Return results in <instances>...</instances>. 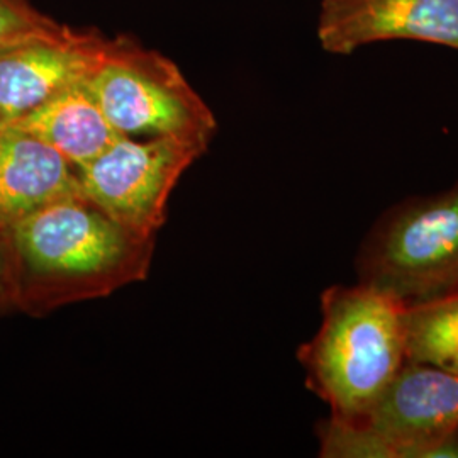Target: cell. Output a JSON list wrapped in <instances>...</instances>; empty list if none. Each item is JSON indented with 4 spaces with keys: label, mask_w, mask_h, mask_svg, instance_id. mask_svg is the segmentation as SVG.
<instances>
[{
    "label": "cell",
    "mask_w": 458,
    "mask_h": 458,
    "mask_svg": "<svg viewBox=\"0 0 458 458\" xmlns=\"http://www.w3.org/2000/svg\"><path fill=\"white\" fill-rule=\"evenodd\" d=\"M85 85L121 136H177L209 147L217 128L181 68L130 38H106Z\"/></svg>",
    "instance_id": "obj_4"
},
{
    "label": "cell",
    "mask_w": 458,
    "mask_h": 458,
    "mask_svg": "<svg viewBox=\"0 0 458 458\" xmlns=\"http://www.w3.org/2000/svg\"><path fill=\"white\" fill-rule=\"evenodd\" d=\"M7 128H17L39 138L75 168L92 162L121 138L98 107L85 81L68 87Z\"/></svg>",
    "instance_id": "obj_10"
},
{
    "label": "cell",
    "mask_w": 458,
    "mask_h": 458,
    "mask_svg": "<svg viewBox=\"0 0 458 458\" xmlns=\"http://www.w3.org/2000/svg\"><path fill=\"white\" fill-rule=\"evenodd\" d=\"M458 426V372L406 361L359 421L327 418L325 458H420L426 443Z\"/></svg>",
    "instance_id": "obj_5"
},
{
    "label": "cell",
    "mask_w": 458,
    "mask_h": 458,
    "mask_svg": "<svg viewBox=\"0 0 458 458\" xmlns=\"http://www.w3.org/2000/svg\"><path fill=\"white\" fill-rule=\"evenodd\" d=\"M208 148L177 136H121L77 168L79 192L121 228L141 238H157L170 194Z\"/></svg>",
    "instance_id": "obj_6"
},
{
    "label": "cell",
    "mask_w": 458,
    "mask_h": 458,
    "mask_svg": "<svg viewBox=\"0 0 458 458\" xmlns=\"http://www.w3.org/2000/svg\"><path fill=\"white\" fill-rule=\"evenodd\" d=\"M406 359L458 372V289L404 306Z\"/></svg>",
    "instance_id": "obj_11"
},
{
    "label": "cell",
    "mask_w": 458,
    "mask_h": 458,
    "mask_svg": "<svg viewBox=\"0 0 458 458\" xmlns=\"http://www.w3.org/2000/svg\"><path fill=\"white\" fill-rule=\"evenodd\" d=\"M403 311L393 297L360 282L323 293L321 327L297 359L331 418L361 420L408 361Z\"/></svg>",
    "instance_id": "obj_2"
},
{
    "label": "cell",
    "mask_w": 458,
    "mask_h": 458,
    "mask_svg": "<svg viewBox=\"0 0 458 458\" xmlns=\"http://www.w3.org/2000/svg\"><path fill=\"white\" fill-rule=\"evenodd\" d=\"M318 39L333 55L389 39L458 49V0H321Z\"/></svg>",
    "instance_id": "obj_7"
},
{
    "label": "cell",
    "mask_w": 458,
    "mask_h": 458,
    "mask_svg": "<svg viewBox=\"0 0 458 458\" xmlns=\"http://www.w3.org/2000/svg\"><path fill=\"white\" fill-rule=\"evenodd\" d=\"M2 234L16 308L33 316L145 280L157 240L121 228L81 194L51 202Z\"/></svg>",
    "instance_id": "obj_1"
},
{
    "label": "cell",
    "mask_w": 458,
    "mask_h": 458,
    "mask_svg": "<svg viewBox=\"0 0 458 458\" xmlns=\"http://www.w3.org/2000/svg\"><path fill=\"white\" fill-rule=\"evenodd\" d=\"M359 282L403 306L458 289V183L384 214L357 257Z\"/></svg>",
    "instance_id": "obj_3"
},
{
    "label": "cell",
    "mask_w": 458,
    "mask_h": 458,
    "mask_svg": "<svg viewBox=\"0 0 458 458\" xmlns=\"http://www.w3.org/2000/svg\"><path fill=\"white\" fill-rule=\"evenodd\" d=\"M81 194L77 168L56 149L17 128L0 130V231L55 200Z\"/></svg>",
    "instance_id": "obj_9"
},
{
    "label": "cell",
    "mask_w": 458,
    "mask_h": 458,
    "mask_svg": "<svg viewBox=\"0 0 458 458\" xmlns=\"http://www.w3.org/2000/svg\"><path fill=\"white\" fill-rule=\"evenodd\" d=\"M65 26L38 13L26 0H0V49L58 33Z\"/></svg>",
    "instance_id": "obj_12"
},
{
    "label": "cell",
    "mask_w": 458,
    "mask_h": 458,
    "mask_svg": "<svg viewBox=\"0 0 458 458\" xmlns=\"http://www.w3.org/2000/svg\"><path fill=\"white\" fill-rule=\"evenodd\" d=\"M16 308V287L9 265L4 234L0 233V312Z\"/></svg>",
    "instance_id": "obj_13"
},
{
    "label": "cell",
    "mask_w": 458,
    "mask_h": 458,
    "mask_svg": "<svg viewBox=\"0 0 458 458\" xmlns=\"http://www.w3.org/2000/svg\"><path fill=\"white\" fill-rule=\"evenodd\" d=\"M106 38L64 28L0 49V130L89 77Z\"/></svg>",
    "instance_id": "obj_8"
}]
</instances>
